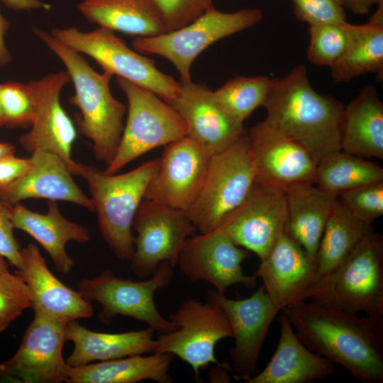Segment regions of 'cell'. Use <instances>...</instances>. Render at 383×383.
<instances>
[{
    "label": "cell",
    "instance_id": "obj_42",
    "mask_svg": "<svg viewBox=\"0 0 383 383\" xmlns=\"http://www.w3.org/2000/svg\"><path fill=\"white\" fill-rule=\"evenodd\" d=\"M30 158H21L15 155L0 159V189L4 188L22 177L30 169Z\"/></svg>",
    "mask_w": 383,
    "mask_h": 383
},
{
    "label": "cell",
    "instance_id": "obj_49",
    "mask_svg": "<svg viewBox=\"0 0 383 383\" xmlns=\"http://www.w3.org/2000/svg\"><path fill=\"white\" fill-rule=\"evenodd\" d=\"M340 6H343L344 0H333Z\"/></svg>",
    "mask_w": 383,
    "mask_h": 383
},
{
    "label": "cell",
    "instance_id": "obj_40",
    "mask_svg": "<svg viewBox=\"0 0 383 383\" xmlns=\"http://www.w3.org/2000/svg\"><path fill=\"white\" fill-rule=\"evenodd\" d=\"M296 18L309 25L346 21L343 7L333 0H292Z\"/></svg>",
    "mask_w": 383,
    "mask_h": 383
},
{
    "label": "cell",
    "instance_id": "obj_29",
    "mask_svg": "<svg viewBox=\"0 0 383 383\" xmlns=\"http://www.w3.org/2000/svg\"><path fill=\"white\" fill-rule=\"evenodd\" d=\"M77 9L101 28L136 37L167 32L154 0H83Z\"/></svg>",
    "mask_w": 383,
    "mask_h": 383
},
{
    "label": "cell",
    "instance_id": "obj_16",
    "mask_svg": "<svg viewBox=\"0 0 383 383\" xmlns=\"http://www.w3.org/2000/svg\"><path fill=\"white\" fill-rule=\"evenodd\" d=\"M212 155L187 135L165 145L144 199L186 212L202 187Z\"/></svg>",
    "mask_w": 383,
    "mask_h": 383
},
{
    "label": "cell",
    "instance_id": "obj_41",
    "mask_svg": "<svg viewBox=\"0 0 383 383\" xmlns=\"http://www.w3.org/2000/svg\"><path fill=\"white\" fill-rule=\"evenodd\" d=\"M11 207L0 199V255L6 259L16 271H21L23 261L21 249L13 235Z\"/></svg>",
    "mask_w": 383,
    "mask_h": 383
},
{
    "label": "cell",
    "instance_id": "obj_25",
    "mask_svg": "<svg viewBox=\"0 0 383 383\" xmlns=\"http://www.w3.org/2000/svg\"><path fill=\"white\" fill-rule=\"evenodd\" d=\"M276 350L266 367L245 383H310L334 373V364L309 349L282 313Z\"/></svg>",
    "mask_w": 383,
    "mask_h": 383
},
{
    "label": "cell",
    "instance_id": "obj_1",
    "mask_svg": "<svg viewBox=\"0 0 383 383\" xmlns=\"http://www.w3.org/2000/svg\"><path fill=\"white\" fill-rule=\"evenodd\" d=\"M281 311L311 351L363 383L383 382V316H358L310 301Z\"/></svg>",
    "mask_w": 383,
    "mask_h": 383
},
{
    "label": "cell",
    "instance_id": "obj_27",
    "mask_svg": "<svg viewBox=\"0 0 383 383\" xmlns=\"http://www.w3.org/2000/svg\"><path fill=\"white\" fill-rule=\"evenodd\" d=\"M285 232L316 260L320 241L338 196L314 184L285 193Z\"/></svg>",
    "mask_w": 383,
    "mask_h": 383
},
{
    "label": "cell",
    "instance_id": "obj_8",
    "mask_svg": "<svg viewBox=\"0 0 383 383\" xmlns=\"http://www.w3.org/2000/svg\"><path fill=\"white\" fill-rule=\"evenodd\" d=\"M263 14L260 9L248 8L226 13L213 6L189 24L177 30L148 37H135L133 48L169 60L180 75V82L192 80L195 59L209 46L224 38L257 24Z\"/></svg>",
    "mask_w": 383,
    "mask_h": 383
},
{
    "label": "cell",
    "instance_id": "obj_20",
    "mask_svg": "<svg viewBox=\"0 0 383 383\" xmlns=\"http://www.w3.org/2000/svg\"><path fill=\"white\" fill-rule=\"evenodd\" d=\"M255 275L262 279L265 292L280 312L302 301L304 294L316 280V260L284 231L260 260Z\"/></svg>",
    "mask_w": 383,
    "mask_h": 383
},
{
    "label": "cell",
    "instance_id": "obj_43",
    "mask_svg": "<svg viewBox=\"0 0 383 383\" xmlns=\"http://www.w3.org/2000/svg\"><path fill=\"white\" fill-rule=\"evenodd\" d=\"M6 6L16 11L50 9V5L40 0H1Z\"/></svg>",
    "mask_w": 383,
    "mask_h": 383
},
{
    "label": "cell",
    "instance_id": "obj_28",
    "mask_svg": "<svg viewBox=\"0 0 383 383\" xmlns=\"http://www.w3.org/2000/svg\"><path fill=\"white\" fill-rule=\"evenodd\" d=\"M341 150L362 158L383 159V104L372 85L344 108Z\"/></svg>",
    "mask_w": 383,
    "mask_h": 383
},
{
    "label": "cell",
    "instance_id": "obj_7",
    "mask_svg": "<svg viewBox=\"0 0 383 383\" xmlns=\"http://www.w3.org/2000/svg\"><path fill=\"white\" fill-rule=\"evenodd\" d=\"M128 101V116L116 155L104 172L115 174L151 150L187 135L179 113L151 91L116 77Z\"/></svg>",
    "mask_w": 383,
    "mask_h": 383
},
{
    "label": "cell",
    "instance_id": "obj_21",
    "mask_svg": "<svg viewBox=\"0 0 383 383\" xmlns=\"http://www.w3.org/2000/svg\"><path fill=\"white\" fill-rule=\"evenodd\" d=\"M187 125V136L211 153L226 148L246 131L217 101L205 84L181 82L171 103Z\"/></svg>",
    "mask_w": 383,
    "mask_h": 383
},
{
    "label": "cell",
    "instance_id": "obj_2",
    "mask_svg": "<svg viewBox=\"0 0 383 383\" xmlns=\"http://www.w3.org/2000/svg\"><path fill=\"white\" fill-rule=\"evenodd\" d=\"M265 121L272 128L303 146L316 165L341 150L345 106L311 87L304 65L285 77L272 78L262 104Z\"/></svg>",
    "mask_w": 383,
    "mask_h": 383
},
{
    "label": "cell",
    "instance_id": "obj_35",
    "mask_svg": "<svg viewBox=\"0 0 383 383\" xmlns=\"http://www.w3.org/2000/svg\"><path fill=\"white\" fill-rule=\"evenodd\" d=\"M352 25L347 21L309 25L307 60L315 65L332 67L341 58L349 45Z\"/></svg>",
    "mask_w": 383,
    "mask_h": 383
},
{
    "label": "cell",
    "instance_id": "obj_45",
    "mask_svg": "<svg viewBox=\"0 0 383 383\" xmlns=\"http://www.w3.org/2000/svg\"><path fill=\"white\" fill-rule=\"evenodd\" d=\"M9 29V22L0 12V67L8 65L11 60V55L5 44V35Z\"/></svg>",
    "mask_w": 383,
    "mask_h": 383
},
{
    "label": "cell",
    "instance_id": "obj_13",
    "mask_svg": "<svg viewBox=\"0 0 383 383\" xmlns=\"http://www.w3.org/2000/svg\"><path fill=\"white\" fill-rule=\"evenodd\" d=\"M70 82L68 72L60 71L28 82L33 97L34 116L30 131L18 141L30 154L38 150L56 154L72 174L78 176V162L72 157L77 133L60 103L61 91Z\"/></svg>",
    "mask_w": 383,
    "mask_h": 383
},
{
    "label": "cell",
    "instance_id": "obj_33",
    "mask_svg": "<svg viewBox=\"0 0 383 383\" xmlns=\"http://www.w3.org/2000/svg\"><path fill=\"white\" fill-rule=\"evenodd\" d=\"M379 181H383L382 167L340 150L317 165L314 184L338 196L345 191Z\"/></svg>",
    "mask_w": 383,
    "mask_h": 383
},
{
    "label": "cell",
    "instance_id": "obj_48",
    "mask_svg": "<svg viewBox=\"0 0 383 383\" xmlns=\"http://www.w3.org/2000/svg\"><path fill=\"white\" fill-rule=\"evenodd\" d=\"M5 126V121L4 118V114L2 111V109L0 104V128Z\"/></svg>",
    "mask_w": 383,
    "mask_h": 383
},
{
    "label": "cell",
    "instance_id": "obj_37",
    "mask_svg": "<svg viewBox=\"0 0 383 383\" xmlns=\"http://www.w3.org/2000/svg\"><path fill=\"white\" fill-rule=\"evenodd\" d=\"M338 198L355 218L365 224L371 226L383 215V181L345 191Z\"/></svg>",
    "mask_w": 383,
    "mask_h": 383
},
{
    "label": "cell",
    "instance_id": "obj_46",
    "mask_svg": "<svg viewBox=\"0 0 383 383\" xmlns=\"http://www.w3.org/2000/svg\"><path fill=\"white\" fill-rule=\"evenodd\" d=\"M15 147L7 143H0V159L8 155H15Z\"/></svg>",
    "mask_w": 383,
    "mask_h": 383
},
{
    "label": "cell",
    "instance_id": "obj_18",
    "mask_svg": "<svg viewBox=\"0 0 383 383\" xmlns=\"http://www.w3.org/2000/svg\"><path fill=\"white\" fill-rule=\"evenodd\" d=\"M249 251L235 244L223 231L194 234L187 238L177 265L193 282L204 281L224 293L230 287L243 284L252 288L257 277L243 272L242 263Z\"/></svg>",
    "mask_w": 383,
    "mask_h": 383
},
{
    "label": "cell",
    "instance_id": "obj_14",
    "mask_svg": "<svg viewBox=\"0 0 383 383\" xmlns=\"http://www.w3.org/2000/svg\"><path fill=\"white\" fill-rule=\"evenodd\" d=\"M207 297L229 321L235 340L230 351L231 371L235 379L245 382L255 374L263 343L279 311L262 285L245 299H230L215 289L208 292Z\"/></svg>",
    "mask_w": 383,
    "mask_h": 383
},
{
    "label": "cell",
    "instance_id": "obj_31",
    "mask_svg": "<svg viewBox=\"0 0 383 383\" xmlns=\"http://www.w3.org/2000/svg\"><path fill=\"white\" fill-rule=\"evenodd\" d=\"M371 231V226L355 218L338 198L326 224L316 256V280L343 262Z\"/></svg>",
    "mask_w": 383,
    "mask_h": 383
},
{
    "label": "cell",
    "instance_id": "obj_36",
    "mask_svg": "<svg viewBox=\"0 0 383 383\" xmlns=\"http://www.w3.org/2000/svg\"><path fill=\"white\" fill-rule=\"evenodd\" d=\"M0 104L5 126L9 128H26L31 126L35 108L33 94L28 83H0Z\"/></svg>",
    "mask_w": 383,
    "mask_h": 383
},
{
    "label": "cell",
    "instance_id": "obj_30",
    "mask_svg": "<svg viewBox=\"0 0 383 383\" xmlns=\"http://www.w3.org/2000/svg\"><path fill=\"white\" fill-rule=\"evenodd\" d=\"M174 355L154 352L152 355H131L93 362L78 367H68V383H136L153 380L171 383L170 374Z\"/></svg>",
    "mask_w": 383,
    "mask_h": 383
},
{
    "label": "cell",
    "instance_id": "obj_19",
    "mask_svg": "<svg viewBox=\"0 0 383 383\" xmlns=\"http://www.w3.org/2000/svg\"><path fill=\"white\" fill-rule=\"evenodd\" d=\"M286 218L285 193L256 182L217 229L262 260L284 231Z\"/></svg>",
    "mask_w": 383,
    "mask_h": 383
},
{
    "label": "cell",
    "instance_id": "obj_5",
    "mask_svg": "<svg viewBox=\"0 0 383 383\" xmlns=\"http://www.w3.org/2000/svg\"><path fill=\"white\" fill-rule=\"evenodd\" d=\"M365 315L383 316V238L372 230L328 274L317 279L302 301Z\"/></svg>",
    "mask_w": 383,
    "mask_h": 383
},
{
    "label": "cell",
    "instance_id": "obj_23",
    "mask_svg": "<svg viewBox=\"0 0 383 383\" xmlns=\"http://www.w3.org/2000/svg\"><path fill=\"white\" fill-rule=\"evenodd\" d=\"M28 171L11 184L0 189V199L13 206L28 199H46L75 204L94 211L93 204L72 178L64 160L56 154L35 151L30 157Z\"/></svg>",
    "mask_w": 383,
    "mask_h": 383
},
{
    "label": "cell",
    "instance_id": "obj_26",
    "mask_svg": "<svg viewBox=\"0 0 383 383\" xmlns=\"http://www.w3.org/2000/svg\"><path fill=\"white\" fill-rule=\"evenodd\" d=\"M154 330L148 328L123 333L96 332L81 325L77 320L66 324L67 341L74 349L66 362L78 367L96 361H106L131 355L154 353L156 340Z\"/></svg>",
    "mask_w": 383,
    "mask_h": 383
},
{
    "label": "cell",
    "instance_id": "obj_34",
    "mask_svg": "<svg viewBox=\"0 0 383 383\" xmlns=\"http://www.w3.org/2000/svg\"><path fill=\"white\" fill-rule=\"evenodd\" d=\"M272 78L265 76L236 77L213 91L221 106L240 123L259 106L270 91Z\"/></svg>",
    "mask_w": 383,
    "mask_h": 383
},
{
    "label": "cell",
    "instance_id": "obj_47",
    "mask_svg": "<svg viewBox=\"0 0 383 383\" xmlns=\"http://www.w3.org/2000/svg\"><path fill=\"white\" fill-rule=\"evenodd\" d=\"M6 271H9L8 264L5 261V258L0 255V272Z\"/></svg>",
    "mask_w": 383,
    "mask_h": 383
},
{
    "label": "cell",
    "instance_id": "obj_11",
    "mask_svg": "<svg viewBox=\"0 0 383 383\" xmlns=\"http://www.w3.org/2000/svg\"><path fill=\"white\" fill-rule=\"evenodd\" d=\"M176 329L159 333L155 352L172 354L187 363L199 377L210 364L226 365L215 355L218 342L232 337L229 321L216 304L194 299L184 300L167 318Z\"/></svg>",
    "mask_w": 383,
    "mask_h": 383
},
{
    "label": "cell",
    "instance_id": "obj_15",
    "mask_svg": "<svg viewBox=\"0 0 383 383\" xmlns=\"http://www.w3.org/2000/svg\"><path fill=\"white\" fill-rule=\"evenodd\" d=\"M248 135L257 182L284 193L314 184L317 165L300 144L265 120L252 127Z\"/></svg>",
    "mask_w": 383,
    "mask_h": 383
},
{
    "label": "cell",
    "instance_id": "obj_44",
    "mask_svg": "<svg viewBox=\"0 0 383 383\" xmlns=\"http://www.w3.org/2000/svg\"><path fill=\"white\" fill-rule=\"evenodd\" d=\"M383 0H344L343 7L346 8L355 15H365L372 7L378 5Z\"/></svg>",
    "mask_w": 383,
    "mask_h": 383
},
{
    "label": "cell",
    "instance_id": "obj_32",
    "mask_svg": "<svg viewBox=\"0 0 383 383\" xmlns=\"http://www.w3.org/2000/svg\"><path fill=\"white\" fill-rule=\"evenodd\" d=\"M332 79L347 83L362 75L383 73V25L369 21L352 25L349 45L341 58L331 67Z\"/></svg>",
    "mask_w": 383,
    "mask_h": 383
},
{
    "label": "cell",
    "instance_id": "obj_24",
    "mask_svg": "<svg viewBox=\"0 0 383 383\" xmlns=\"http://www.w3.org/2000/svg\"><path fill=\"white\" fill-rule=\"evenodd\" d=\"M48 211L40 213L16 204L11 207L14 228L21 230L35 239L48 252L56 270L62 274H70L74 260L66 250L70 241L86 243L90 240L89 230L67 219L56 201L48 202Z\"/></svg>",
    "mask_w": 383,
    "mask_h": 383
},
{
    "label": "cell",
    "instance_id": "obj_9",
    "mask_svg": "<svg viewBox=\"0 0 383 383\" xmlns=\"http://www.w3.org/2000/svg\"><path fill=\"white\" fill-rule=\"evenodd\" d=\"M50 33L74 50L93 58L104 72L148 89L168 104L180 93V82L158 70L152 58L128 47L113 30L99 27L84 32L70 27L54 28Z\"/></svg>",
    "mask_w": 383,
    "mask_h": 383
},
{
    "label": "cell",
    "instance_id": "obj_22",
    "mask_svg": "<svg viewBox=\"0 0 383 383\" xmlns=\"http://www.w3.org/2000/svg\"><path fill=\"white\" fill-rule=\"evenodd\" d=\"M23 267L16 272L28 284L34 314L44 315L63 323L94 315L91 301L58 279L47 266L38 246L29 243L21 248Z\"/></svg>",
    "mask_w": 383,
    "mask_h": 383
},
{
    "label": "cell",
    "instance_id": "obj_17",
    "mask_svg": "<svg viewBox=\"0 0 383 383\" xmlns=\"http://www.w3.org/2000/svg\"><path fill=\"white\" fill-rule=\"evenodd\" d=\"M66 324L34 314L16 353L0 364L1 373L24 383L66 382L69 365L62 355Z\"/></svg>",
    "mask_w": 383,
    "mask_h": 383
},
{
    "label": "cell",
    "instance_id": "obj_39",
    "mask_svg": "<svg viewBox=\"0 0 383 383\" xmlns=\"http://www.w3.org/2000/svg\"><path fill=\"white\" fill-rule=\"evenodd\" d=\"M167 31L184 27L213 6L212 0H154Z\"/></svg>",
    "mask_w": 383,
    "mask_h": 383
},
{
    "label": "cell",
    "instance_id": "obj_12",
    "mask_svg": "<svg viewBox=\"0 0 383 383\" xmlns=\"http://www.w3.org/2000/svg\"><path fill=\"white\" fill-rule=\"evenodd\" d=\"M132 228L137 235L130 267L140 278L151 277L162 262L177 266L184 243L197 231L185 211L145 199Z\"/></svg>",
    "mask_w": 383,
    "mask_h": 383
},
{
    "label": "cell",
    "instance_id": "obj_3",
    "mask_svg": "<svg viewBox=\"0 0 383 383\" xmlns=\"http://www.w3.org/2000/svg\"><path fill=\"white\" fill-rule=\"evenodd\" d=\"M33 31L66 67L74 89L69 103L79 110L75 117L79 131L91 140L95 158L109 165L121 141L126 111V106L111 92L113 75L97 72L80 52L50 33L36 27Z\"/></svg>",
    "mask_w": 383,
    "mask_h": 383
},
{
    "label": "cell",
    "instance_id": "obj_10",
    "mask_svg": "<svg viewBox=\"0 0 383 383\" xmlns=\"http://www.w3.org/2000/svg\"><path fill=\"white\" fill-rule=\"evenodd\" d=\"M173 268L168 262H162L150 278L139 282L121 279L105 270L93 278H82L77 291L85 299L101 304L98 318L105 325L123 315L147 323L154 331L167 333L176 326L160 314L154 295L170 284Z\"/></svg>",
    "mask_w": 383,
    "mask_h": 383
},
{
    "label": "cell",
    "instance_id": "obj_6",
    "mask_svg": "<svg viewBox=\"0 0 383 383\" xmlns=\"http://www.w3.org/2000/svg\"><path fill=\"white\" fill-rule=\"evenodd\" d=\"M255 182L245 131L211 155L202 187L186 213L199 233L214 231L245 199Z\"/></svg>",
    "mask_w": 383,
    "mask_h": 383
},
{
    "label": "cell",
    "instance_id": "obj_4",
    "mask_svg": "<svg viewBox=\"0 0 383 383\" xmlns=\"http://www.w3.org/2000/svg\"><path fill=\"white\" fill-rule=\"evenodd\" d=\"M157 164L155 158L123 174H107L95 166L78 162V176L84 178L89 189L100 233L122 261L130 262L134 253L133 221Z\"/></svg>",
    "mask_w": 383,
    "mask_h": 383
},
{
    "label": "cell",
    "instance_id": "obj_38",
    "mask_svg": "<svg viewBox=\"0 0 383 383\" xmlns=\"http://www.w3.org/2000/svg\"><path fill=\"white\" fill-rule=\"evenodd\" d=\"M32 305L30 289L17 272H0V332Z\"/></svg>",
    "mask_w": 383,
    "mask_h": 383
}]
</instances>
